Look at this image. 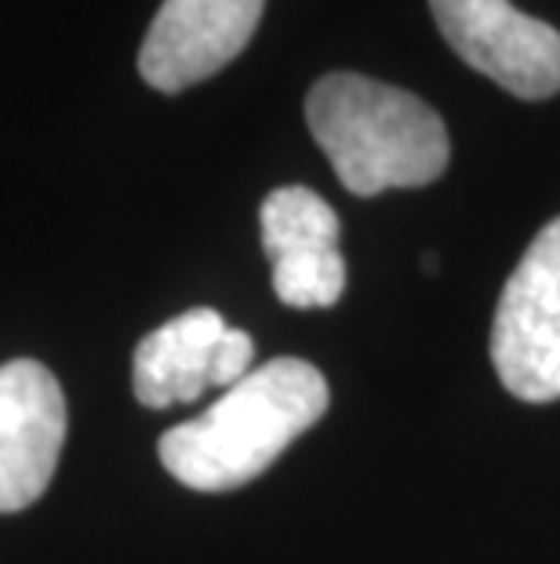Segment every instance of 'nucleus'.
I'll return each instance as SVG.
<instances>
[{"label": "nucleus", "mask_w": 560, "mask_h": 564, "mask_svg": "<svg viewBox=\"0 0 560 564\" xmlns=\"http://www.w3.org/2000/svg\"><path fill=\"white\" fill-rule=\"evenodd\" d=\"M328 379L303 357H273L222 393L205 415L161 437V463L194 491H233L281 459L328 412Z\"/></svg>", "instance_id": "f257e3e1"}, {"label": "nucleus", "mask_w": 560, "mask_h": 564, "mask_svg": "<svg viewBox=\"0 0 560 564\" xmlns=\"http://www.w3.org/2000/svg\"><path fill=\"white\" fill-rule=\"evenodd\" d=\"M306 124L356 197L415 189L444 175L448 131L419 95L361 74H328L306 95Z\"/></svg>", "instance_id": "f03ea898"}, {"label": "nucleus", "mask_w": 560, "mask_h": 564, "mask_svg": "<svg viewBox=\"0 0 560 564\" xmlns=\"http://www.w3.org/2000/svg\"><path fill=\"white\" fill-rule=\"evenodd\" d=\"M492 365L520 401L560 398V219L535 234L498 295Z\"/></svg>", "instance_id": "7ed1b4c3"}, {"label": "nucleus", "mask_w": 560, "mask_h": 564, "mask_svg": "<svg viewBox=\"0 0 560 564\" xmlns=\"http://www.w3.org/2000/svg\"><path fill=\"white\" fill-rule=\"evenodd\" d=\"M440 37L462 63L517 99L560 91V33L509 0H430Z\"/></svg>", "instance_id": "20e7f679"}, {"label": "nucleus", "mask_w": 560, "mask_h": 564, "mask_svg": "<svg viewBox=\"0 0 560 564\" xmlns=\"http://www.w3.org/2000/svg\"><path fill=\"white\" fill-rule=\"evenodd\" d=\"M266 0H164L139 47V77L164 95L230 66L255 37Z\"/></svg>", "instance_id": "39448f33"}, {"label": "nucleus", "mask_w": 560, "mask_h": 564, "mask_svg": "<svg viewBox=\"0 0 560 564\" xmlns=\"http://www.w3.org/2000/svg\"><path fill=\"white\" fill-rule=\"evenodd\" d=\"M66 441V398L41 361L0 365V513L33 507L55 477Z\"/></svg>", "instance_id": "423d86ee"}, {"label": "nucleus", "mask_w": 560, "mask_h": 564, "mask_svg": "<svg viewBox=\"0 0 560 564\" xmlns=\"http://www.w3.org/2000/svg\"><path fill=\"white\" fill-rule=\"evenodd\" d=\"M226 321L219 310L197 306L161 324L139 343L131 365V387L146 408H172L197 401L211 390V354Z\"/></svg>", "instance_id": "0eeeda50"}, {"label": "nucleus", "mask_w": 560, "mask_h": 564, "mask_svg": "<svg viewBox=\"0 0 560 564\" xmlns=\"http://www.w3.org/2000/svg\"><path fill=\"white\" fill-rule=\"evenodd\" d=\"M262 248L270 262L339 248V215L306 186H281L262 200Z\"/></svg>", "instance_id": "6e6552de"}, {"label": "nucleus", "mask_w": 560, "mask_h": 564, "mask_svg": "<svg viewBox=\"0 0 560 564\" xmlns=\"http://www.w3.org/2000/svg\"><path fill=\"white\" fill-rule=\"evenodd\" d=\"M273 292L284 306L317 310L336 306L345 292V259L342 251H309L273 262Z\"/></svg>", "instance_id": "1a4fd4ad"}, {"label": "nucleus", "mask_w": 560, "mask_h": 564, "mask_svg": "<svg viewBox=\"0 0 560 564\" xmlns=\"http://www.w3.org/2000/svg\"><path fill=\"white\" fill-rule=\"evenodd\" d=\"M252 361H255L252 335L226 324V332L216 343V354H211V387H226V390L237 387L252 371Z\"/></svg>", "instance_id": "9d476101"}]
</instances>
